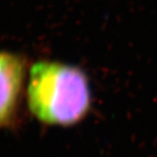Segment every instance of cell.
Listing matches in <instances>:
<instances>
[{"instance_id": "obj_2", "label": "cell", "mask_w": 157, "mask_h": 157, "mask_svg": "<svg viewBox=\"0 0 157 157\" xmlns=\"http://www.w3.org/2000/svg\"><path fill=\"white\" fill-rule=\"evenodd\" d=\"M24 71L20 57L0 51V127L10 124L15 115Z\"/></svg>"}, {"instance_id": "obj_1", "label": "cell", "mask_w": 157, "mask_h": 157, "mask_svg": "<svg viewBox=\"0 0 157 157\" xmlns=\"http://www.w3.org/2000/svg\"><path fill=\"white\" fill-rule=\"evenodd\" d=\"M91 89L85 73L76 66L42 61L29 70L28 103L36 118L48 125L71 126L90 110Z\"/></svg>"}]
</instances>
